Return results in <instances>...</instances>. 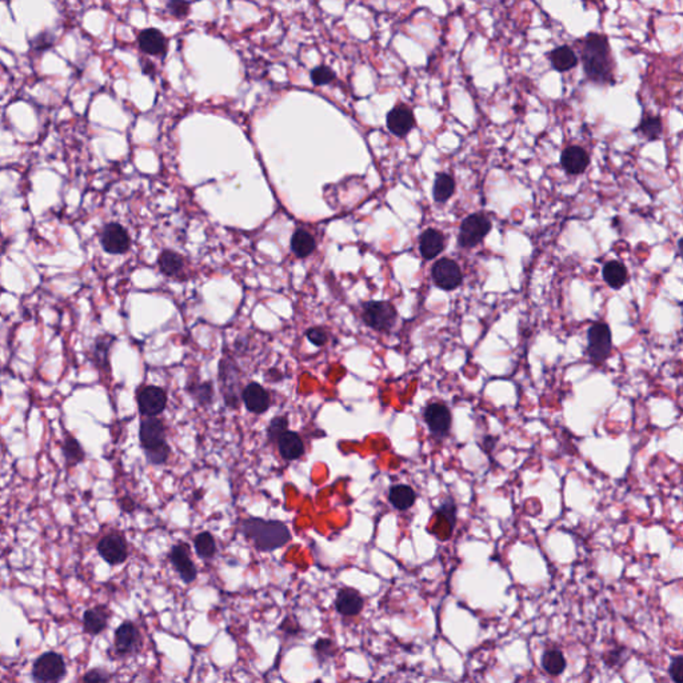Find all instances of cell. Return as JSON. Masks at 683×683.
<instances>
[{
  "mask_svg": "<svg viewBox=\"0 0 683 683\" xmlns=\"http://www.w3.org/2000/svg\"><path fill=\"white\" fill-rule=\"evenodd\" d=\"M542 667L549 675L558 677L566 670L568 662L559 649H547L542 654Z\"/></svg>",
  "mask_w": 683,
  "mask_h": 683,
  "instance_id": "f1b7e54d",
  "label": "cell"
},
{
  "mask_svg": "<svg viewBox=\"0 0 683 683\" xmlns=\"http://www.w3.org/2000/svg\"><path fill=\"white\" fill-rule=\"evenodd\" d=\"M142 634L135 623L123 622L114 634V649L118 657H130L142 648Z\"/></svg>",
  "mask_w": 683,
  "mask_h": 683,
  "instance_id": "4fadbf2b",
  "label": "cell"
},
{
  "mask_svg": "<svg viewBox=\"0 0 683 683\" xmlns=\"http://www.w3.org/2000/svg\"><path fill=\"white\" fill-rule=\"evenodd\" d=\"M492 225L486 214L475 212L463 219L459 234H458V246L462 248H474L478 244L482 243L488 232L491 231Z\"/></svg>",
  "mask_w": 683,
  "mask_h": 683,
  "instance_id": "8992f818",
  "label": "cell"
},
{
  "mask_svg": "<svg viewBox=\"0 0 683 683\" xmlns=\"http://www.w3.org/2000/svg\"><path fill=\"white\" fill-rule=\"evenodd\" d=\"M627 650L625 648H617L614 650L606 651L604 664L609 667H618L619 664H623Z\"/></svg>",
  "mask_w": 683,
  "mask_h": 683,
  "instance_id": "ee69618b",
  "label": "cell"
},
{
  "mask_svg": "<svg viewBox=\"0 0 683 683\" xmlns=\"http://www.w3.org/2000/svg\"><path fill=\"white\" fill-rule=\"evenodd\" d=\"M549 59L552 62L554 70L559 72L570 71L578 65V56L574 52V49H570L569 46H561L554 49L549 55Z\"/></svg>",
  "mask_w": 683,
  "mask_h": 683,
  "instance_id": "4316f807",
  "label": "cell"
},
{
  "mask_svg": "<svg viewBox=\"0 0 683 683\" xmlns=\"http://www.w3.org/2000/svg\"><path fill=\"white\" fill-rule=\"evenodd\" d=\"M119 506H120V508H122L123 511H126V513H132V511L136 508V507H135L136 504H135V502L131 499L130 497H123V498H120V499H119Z\"/></svg>",
  "mask_w": 683,
  "mask_h": 683,
  "instance_id": "c3c4849f",
  "label": "cell"
},
{
  "mask_svg": "<svg viewBox=\"0 0 683 683\" xmlns=\"http://www.w3.org/2000/svg\"><path fill=\"white\" fill-rule=\"evenodd\" d=\"M242 401L246 408L252 414H263L271 406L268 391L255 382L248 383L242 390Z\"/></svg>",
  "mask_w": 683,
  "mask_h": 683,
  "instance_id": "ac0fdd59",
  "label": "cell"
},
{
  "mask_svg": "<svg viewBox=\"0 0 683 683\" xmlns=\"http://www.w3.org/2000/svg\"><path fill=\"white\" fill-rule=\"evenodd\" d=\"M306 337L316 347L325 346L328 341V334L323 327H311L306 331Z\"/></svg>",
  "mask_w": 683,
  "mask_h": 683,
  "instance_id": "7bdbcfd3",
  "label": "cell"
},
{
  "mask_svg": "<svg viewBox=\"0 0 683 683\" xmlns=\"http://www.w3.org/2000/svg\"><path fill=\"white\" fill-rule=\"evenodd\" d=\"M63 456H65V465L68 467H72V466H78L81 462H84L86 459V453L81 447L79 440H77L74 435L71 434H65V440H63Z\"/></svg>",
  "mask_w": 683,
  "mask_h": 683,
  "instance_id": "4dcf8cb0",
  "label": "cell"
},
{
  "mask_svg": "<svg viewBox=\"0 0 683 683\" xmlns=\"http://www.w3.org/2000/svg\"><path fill=\"white\" fill-rule=\"evenodd\" d=\"M312 683H323V681L322 680H315Z\"/></svg>",
  "mask_w": 683,
  "mask_h": 683,
  "instance_id": "f907efd6",
  "label": "cell"
},
{
  "mask_svg": "<svg viewBox=\"0 0 683 683\" xmlns=\"http://www.w3.org/2000/svg\"><path fill=\"white\" fill-rule=\"evenodd\" d=\"M386 124L392 135L405 138L415 127V118L410 107H407L406 104H399L387 114Z\"/></svg>",
  "mask_w": 683,
  "mask_h": 683,
  "instance_id": "2e32d148",
  "label": "cell"
},
{
  "mask_svg": "<svg viewBox=\"0 0 683 683\" xmlns=\"http://www.w3.org/2000/svg\"><path fill=\"white\" fill-rule=\"evenodd\" d=\"M279 633L284 635V638H296L303 633V627L300 626L299 620L294 616H289L283 619L278 627Z\"/></svg>",
  "mask_w": 683,
  "mask_h": 683,
  "instance_id": "8d00e7d4",
  "label": "cell"
},
{
  "mask_svg": "<svg viewBox=\"0 0 683 683\" xmlns=\"http://www.w3.org/2000/svg\"><path fill=\"white\" fill-rule=\"evenodd\" d=\"M389 502L394 508L407 511L417 502V492L408 485H394L389 491Z\"/></svg>",
  "mask_w": 683,
  "mask_h": 683,
  "instance_id": "cb8c5ba5",
  "label": "cell"
},
{
  "mask_svg": "<svg viewBox=\"0 0 683 683\" xmlns=\"http://www.w3.org/2000/svg\"><path fill=\"white\" fill-rule=\"evenodd\" d=\"M310 78L315 86H325L335 81V72L327 65H319L311 71Z\"/></svg>",
  "mask_w": 683,
  "mask_h": 683,
  "instance_id": "74e56055",
  "label": "cell"
},
{
  "mask_svg": "<svg viewBox=\"0 0 683 683\" xmlns=\"http://www.w3.org/2000/svg\"><path fill=\"white\" fill-rule=\"evenodd\" d=\"M636 130L648 140H658L664 132L662 119L659 116H645Z\"/></svg>",
  "mask_w": 683,
  "mask_h": 683,
  "instance_id": "e575fe53",
  "label": "cell"
},
{
  "mask_svg": "<svg viewBox=\"0 0 683 683\" xmlns=\"http://www.w3.org/2000/svg\"><path fill=\"white\" fill-rule=\"evenodd\" d=\"M187 392L200 406H209L214 401V386L211 382H190Z\"/></svg>",
  "mask_w": 683,
  "mask_h": 683,
  "instance_id": "836d02e7",
  "label": "cell"
},
{
  "mask_svg": "<svg viewBox=\"0 0 683 683\" xmlns=\"http://www.w3.org/2000/svg\"><path fill=\"white\" fill-rule=\"evenodd\" d=\"M613 351V334L610 326L594 322L587 330V357L593 366H602Z\"/></svg>",
  "mask_w": 683,
  "mask_h": 683,
  "instance_id": "277c9868",
  "label": "cell"
},
{
  "mask_svg": "<svg viewBox=\"0 0 683 683\" xmlns=\"http://www.w3.org/2000/svg\"><path fill=\"white\" fill-rule=\"evenodd\" d=\"M98 553L109 565H122L129 556L127 540L119 533H110L99 540Z\"/></svg>",
  "mask_w": 683,
  "mask_h": 683,
  "instance_id": "5bb4252c",
  "label": "cell"
},
{
  "mask_svg": "<svg viewBox=\"0 0 683 683\" xmlns=\"http://www.w3.org/2000/svg\"><path fill=\"white\" fill-rule=\"evenodd\" d=\"M139 440L148 463L156 466L167 463L171 450L166 438V427L159 418H145L140 422Z\"/></svg>",
  "mask_w": 683,
  "mask_h": 683,
  "instance_id": "3957f363",
  "label": "cell"
},
{
  "mask_svg": "<svg viewBox=\"0 0 683 683\" xmlns=\"http://www.w3.org/2000/svg\"><path fill=\"white\" fill-rule=\"evenodd\" d=\"M581 59L588 81L598 84L614 83V62L607 39L600 33H588L582 43Z\"/></svg>",
  "mask_w": 683,
  "mask_h": 683,
  "instance_id": "6da1fadb",
  "label": "cell"
},
{
  "mask_svg": "<svg viewBox=\"0 0 683 683\" xmlns=\"http://www.w3.org/2000/svg\"><path fill=\"white\" fill-rule=\"evenodd\" d=\"M190 3L186 1H168L167 3V11L177 17H184L190 13Z\"/></svg>",
  "mask_w": 683,
  "mask_h": 683,
  "instance_id": "bcb514c9",
  "label": "cell"
},
{
  "mask_svg": "<svg viewBox=\"0 0 683 683\" xmlns=\"http://www.w3.org/2000/svg\"><path fill=\"white\" fill-rule=\"evenodd\" d=\"M446 248V236L437 228H427L419 236V251L423 259L433 261Z\"/></svg>",
  "mask_w": 683,
  "mask_h": 683,
  "instance_id": "d6986e66",
  "label": "cell"
},
{
  "mask_svg": "<svg viewBox=\"0 0 683 683\" xmlns=\"http://www.w3.org/2000/svg\"><path fill=\"white\" fill-rule=\"evenodd\" d=\"M290 246H291V251L295 254V257L303 259V258L310 257L315 251L316 242L307 230L298 228L291 236Z\"/></svg>",
  "mask_w": 683,
  "mask_h": 683,
  "instance_id": "484cf974",
  "label": "cell"
},
{
  "mask_svg": "<svg viewBox=\"0 0 683 683\" xmlns=\"http://www.w3.org/2000/svg\"><path fill=\"white\" fill-rule=\"evenodd\" d=\"M456 511H458V508H456V504L454 502V499H453V498H450V497H449V498H447L444 502H442L440 507L437 508V511H435V517L442 518L443 522H444V523L449 526V529H450V531H451V533H453V530L456 529ZM442 520H440V521H442Z\"/></svg>",
  "mask_w": 683,
  "mask_h": 683,
  "instance_id": "d590c367",
  "label": "cell"
},
{
  "mask_svg": "<svg viewBox=\"0 0 683 683\" xmlns=\"http://www.w3.org/2000/svg\"><path fill=\"white\" fill-rule=\"evenodd\" d=\"M110 617H111V611L104 604H99L93 609H88L83 614V629L87 634H102L109 626Z\"/></svg>",
  "mask_w": 683,
  "mask_h": 683,
  "instance_id": "ffe728a7",
  "label": "cell"
},
{
  "mask_svg": "<svg viewBox=\"0 0 683 683\" xmlns=\"http://www.w3.org/2000/svg\"><path fill=\"white\" fill-rule=\"evenodd\" d=\"M100 244L107 254L123 255L131 247V238L127 230L118 222L104 225L100 232Z\"/></svg>",
  "mask_w": 683,
  "mask_h": 683,
  "instance_id": "8fae6325",
  "label": "cell"
},
{
  "mask_svg": "<svg viewBox=\"0 0 683 683\" xmlns=\"http://www.w3.org/2000/svg\"><path fill=\"white\" fill-rule=\"evenodd\" d=\"M167 392L159 386H143L136 392L139 411L146 418H154L162 414L167 406Z\"/></svg>",
  "mask_w": 683,
  "mask_h": 683,
  "instance_id": "7c38bea8",
  "label": "cell"
},
{
  "mask_svg": "<svg viewBox=\"0 0 683 683\" xmlns=\"http://www.w3.org/2000/svg\"><path fill=\"white\" fill-rule=\"evenodd\" d=\"M602 275L607 286L611 287L613 290L622 289L629 280V273L626 266L618 261L607 262L603 266Z\"/></svg>",
  "mask_w": 683,
  "mask_h": 683,
  "instance_id": "d4e9b609",
  "label": "cell"
},
{
  "mask_svg": "<svg viewBox=\"0 0 683 683\" xmlns=\"http://www.w3.org/2000/svg\"><path fill=\"white\" fill-rule=\"evenodd\" d=\"M168 559L172 565V568L179 574L180 579L190 585L193 584L198 577V569L195 563L191 558L190 546L180 542L178 545H174L171 547V552L168 554Z\"/></svg>",
  "mask_w": 683,
  "mask_h": 683,
  "instance_id": "9a60e30c",
  "label": "cell"
},
{
  "mask_svg": "<svg viewBox=\"0 0 683 683\" xmlns=\"http://www.w3.org/2000/svg\"><path fill=\"white\" fill-rule=\"evenodd\" d=\"M289 430V419L287 417H275L268 428H267V438L270 442L273 443H277V440H279V437L282 434H284L286 431Z\"/></svg>",
  "mask_w": 683,
  "mask_h": 683,
  "instance_id": "f35d334b",
  "label": "cell"
},
{
  "mask_svg": "<svg viewBox=\"0 0 683 683\" xmlns=\"http://www.w3.org/2000/svg\"><path fill=\"white\" fill-rule=\"evenodd\" d=\"M364 607V598L353 587H342L335 598V610L342 617H357Z\"/></svg>",
  "mask_w": 683,
  "mask_h": 683,
  "instance_id": "e0dca14e",
  "label": "cell"
},
{
  "mask_svg": "<svg viewBox=\"0 0 683 683\" xmlns=\"http://www.w3.org/2000/svg\"><path fill=\"white\" fill-rule=\"evenodd\" d=\"M431 278L434 284L443 291H454L463 282V274L459 264L449 258H442L434 263L431 268Z\"/></svg>",
  "mask_w": 683,
  "mask_h": 683,
  "instance_id": "30bf717a",
  "label": "cell"
},
{
  "mask_svg": "<svg viewBox=\"0 0 683 683\" xmlns=\"http://www.w3.org/2000/svg\"><path fill=\"white\" fill-rule=\"evenodd\" d=\"M683 658L682 655H677L671 659L668 666V675L674 683H683L682 677Z\"/></svg>",
  "mask_w": 683,
  "mask_h": 683,
  "instance_id": "f6af8a7d",
  "label": "cell"
},
{
  "mask_svg": "<svg viewBox=\"0 0 683 683\" xmlns=\"http://www.w3.org/2000/svg\"><path fill=\"white\" fill-rule=\"evenodd\" d=\"M456 193V180L444 172H440L435 177L434 187H433V196L437 203H446L451 196Z\"/></svg>",
  "mask_w": 683,
  "mask_h": 683,
  "instance_id": "f546056e",
  "label": "cell"
},
{
  "mask_svg": "<svg viewBox=\"0 0 683 683\" xmlns=\"http://www.w3.org/2000/svg\"><path fill=\"white\" fill-rule=\"evenodd\" d=\"M362 321L374 331L387 334L398 321V311L387 300H370L362 306Z\"/></svg>",
  "mask_w": 683,
  "mask_h": 683,
  "instance_id": "5b68a950",
  "label": "cell"
},
{
  "mask_svg": "<svg viewBox=\"0 0 683 683\" xmlns=\"http://www.w3.org/2000/svg\"><path fill=\"white\" fill-rule=\"evenodd\" d=\"M143 72L145 74H152L154 72V65H152V63L145 62V65H143Z\"/></svg>",
  "mask_w": 683,
  "mask_h": 683,
  "instance_id": "681fc988",
  "label": "cell"
},
{
  "mask_svg": "<svg viewBox=\"0 0 683 683\" xmlns=\"http://www.w3.org/2000/svg\"><path fill=\"white\" fill-rule=\"evenodd\" d=\"M138 45L147 55L164 56L167 52V38L156 29H146L139 33Z\"/></svg>",
  "mask_w": 683,
  "mask_h": 683,
  "instance_id": "603a6c76",
  "label": "cell"
},
{
  "mask_svg": "<svg viewBox=\"0 0 683 683\" xmlns=\"http://www.w3.org/2000/svg\"><path fill=\"white\" fill-rule=\"evenodd\" d=\"M54 42H55V38L51 33L46 31V33H40L39 35H36L33 40L30 42V46H31V49L33 51L42 52V51L51 49L52 45H54Z\"/></svg>",
  "mask_w": 683,
  "mask_h": 683,
  "instance_id": "b9f144b4",
  "label": "cell"
},
{
  "mask_svg": "<svg viewBox=\"0 0 683 683\" xmlns=\"http://www.w3.org/2000/svg\"><path fill=\"white\" fill-rule=\"evenodd\" d=\"M65 658L55 651L42 654L33 662V680L35 683H59L65 678Z\"/></svg>",
  "mask_w": 683,
  "mask_h": 683,
  "instance_id": "52a82bcc",
  "label": "cell"
},
{
  "mask_svg": "<svg viewBox=\"0 0 683 683\" xmlns=\"http://www.w3.org/2000/svg\"><path fill=\"white\" fill-rule=\"evenodd\" d=\"M338 650H339L338 645L331 638H326V636L318 638L312 645L314 657L316 658L319 665H323L326 662L334 659L338 655Z\"/></svg>",
  "mask_w": 683,
  "mask_h": 683,
  "instance_id": "1f68e13d",
  "label": "cell"
},
{
  "mask_svg": "<svg viewBox=\"0 0 683 683\" xmlns=\"http://www.w3.org/2000/svg\"><path fill=\"white\" fill-rule=\"evenodd\" d=\"M278 451L284 460H296L299 458L305 456V442L302 437L295 433L287 430L284 434H282L277 440Z\"/></svg>",
  "mask_w": 683,
  "mask_h": 683,
  "instance_id": "7402d4cb",
  "label": "cell"
},
{
  "mask_svg": "<svg viewBox=\"0 0 683 683\" xmlns=\"http://www.w3.org/2000/svg\"><path fill=\"white\" fill-rule=\"evenodd\" d=\"M495 446H497V438H495V437H492V435H486V437L482 440V443H481L482 450H483V451H485L488 456L492 454V451H494Z\"/></svg>",
  "mask_w": 683,
  "mask_h": 683,
  "instance_id": "7dc6e473",
  "label": "cell"
},
{
  "mask_svg": "<svg viewBox=\"0 0 683 683\" xmlns=\"http://www.w3.org/2000/svg\"><path fill=\"white\" fill-rule=\"evenodd\" d=\"M219 382L226 406L236 408L241 401V371L232 359L223 358L219 363Z\"/></svg>",
  "mask_w": 683,
  "mask_h": 683,
  "instance_id": "ba28073f",
  "label": "cell"
},
{
  "mask_svg": "<svg viewBox=\"0 0 683 683\" xmlns=\"http://www.w3.org/2000/svg\"><path fill=\"white\" fill-rule=\"evenodd\" d=\"M194 547L198 556L202 559H212L218 552L216 540L209 531H203L194 538Z\"/></svg>",
  "mask_w": 683,
  "mask_h": 683,
  "instance_id": "d6a6232c",
  "label": "cell"
},
{
  "mask_svg": "<svg viewBox=\"0 0 683 683\" xmlns=\"http://www.w3.org/2000/svg\"><path fill=\"white\" fill-rule=\"evenodd\" d=\"M83 683H110L111 682V675L109 671L103 670V668H99V667H95V668H91L88 670L84 675H83V680H81Z\"/></svg>",
  "mask_w": 683,
  "mask_h": 683,
  "instance_id": "60d3db41",
  "label": "cell"
},
{
  "mask_svg": "<svg viewBox=\"0 0 683 683\" xmlns=\"http://www.w3.org/2000/svg\"><path fill=\"white\" fill-rule=\"evenodd\" d=\"M423 419L428 427V431L435 440H446L450 435L453 426V414L451 410L444 403H428L423 410Z\"/></svg>",
  "mask_w": 683,
  "mask_h": 683,
  "instance_id": "9c48e42d",
  "label": "cell"
},
{
  "mask_svg": "<svg viewBox=\"0 0 683 683\" xmlns=\"http://www.w3.org/2000/svg\"><path fill=\"white\" fill-rule=\"evenodd\" d=\"M158 266L166 277L175 278L183 273L184 259L172 250H164L158 258Z\"/></svg>",
  "mask_w": 683,
  "mask_h": 683,
  "instance_id": "83f0119b",
  "label": "cell"
},
{
  "mask_svg": "<svg viewBox=\"0 0 683 683\" xmlns=\"http://www.w3.org/2000/svg\"><path fill=\"white\" fill-rule=\"evenodd\" d=\"M239 530L258 552L263 553L275 552L291 540V531L280 521H267L250 517L241 522Z\"/></svg>",
  "mask_w": 683,
  "mask_h": 683,
  "instance_id": "7a4b0ae2",
  "label": "cell"
},
{
  "mask_svg": "<svg viewBox=\"0 0 683 683\" xmlns=\"http://www.w3.org/2000/svg\"><path fill=\"white\" fill-rule=\"evenodd\" d=\"M113 342H114L113 337H102L97 341L95 358H97V363L99 366H102V367L109 366V351H110Z\"/></svg>",
  "mask_w": 683,
  "mask_h": 683,
  "instance_id": "ab89813d",
  "label": "cell"
},
{
  "mask_svg": "<svg viewBox=\"0 0 683 683\" xmlns=\"http://www.w3.org/2000/svg\"><path fill=\"white\" fill-rule=\"evenodd\" d=\"M590 163V156L582 147L570 146L561 155V164L569 175L584 174Z\"/></svg>",
  "mask_w": 683,
  "mask_h": 683,
  "instance_id": "44dd1931",
  "label": "cell"
}]
</instances>
